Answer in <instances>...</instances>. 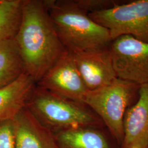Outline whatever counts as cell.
Returning <instances> with one entry per match:
<instances>
[{"label":"cell","instance_id":"cell-7","mask_svg":"<svg viewBox=\"0 0 148 148\" xmlns=\"http://www.w3.org/2000/svg\"><path fill=\"white\" fill-rule=\"evenodd\" d=\"M36 86L56 95L82 102L88 91L77 69L74 54L68 51Z\"/></svg>","mask_w":148,"mask_h":148},{"label":"cell","instance_id":"cell-12","mask_svg":"<svg viewBox=\"0 0 148 148\" xmlns=\"http://www.w3.org/2000/svg\"><path fill=\"white\" fill-rule=\"evenodd\" d=\"M36 86V83L27 73L10 85L0 89V120L13 119L26 107Z\"/></svg>","mask_w":148,"mask_h":148},{"label":"cell","instance_id":"cell-5","mask_svg":"<svg viewBox=\"0 0 148 148\" xmlns=\"http://www.w3.org/2000/svg\"><path fill=\"white\" fill-rule=\"evenodd\" d=\"M88 15L109 30L112 40L127 35L148 42V0L131 1Z\"/></svg>","mask_w":148,"mask_h":148},{"label":"cell","instance_id":"cell-16","mask_svg":"<svg viewBox=\"0 0 148 148\" xmlns=\"http://www.w3.org/2000/svg\"><path fill=\"white\" fill-rule=\"evenodd\" d=\"M0 148H16L13 119L0 120Z\"/></svg>","mask_w":148,"mask_h":148},{"label":"cell","instance_id":"cell-4","mask_svg":"<svg viewBox=\"0 0 148 148\" xmlns=\"http://www.w3.org/2000/svg\"><path fill=\"white\" fill-rule=\"evenodd\" d=\"M139 88L136 84L116 78L109 85L88 90L82 101L100 117L120 147L125 115L137 101Z\"/></svg>","mask_w":148,"mask_h":148},{"label":"cell","instance_id":"cell-14","mask_svg":"<svg viewBox=\"0 0 148 148\" xmlns=\"http://www.w3.org/2000/svg\"><path fill=\"white\" fill-rule=\"evenodd\" d=\"M23 0H0V41L16 37L21 22Z\"/></svg>","mask_w":148,"mask_h":148},{"label":"cell","instance_id":"cell-8","mask_svg":"<svg viewBox=\"0 0 148 148\" xmlns=\"http://www.w3.org/2000/svg\"><path fill=\"white\" fill-rule=\"evenodd\" d=\"M73 54L79 74L88 90L109 85L116 79L110 46Z\"/></svg>","mask_w":148,"mask_h":148},{"label":"cell","instance_id":"cell-11","mask_svg":"<svg viewBox=\"0 0 148 148\" xmlns=\"http://www.w3.org/2000/svg\"><path fill=\"white\" fill-rule=\"evenodd\" d=\"M54 134L57 148H121L106 127H77Z\"/></svg>","mask_w":148,"mask_h":148},{"label":"cell","instance_id":"cell-15","mask_svg":"<svg viewBox=\"0 0 148 148\" xmlns=\"http://www.w3.org/2000/svg\"><path fill=\"white\" fill-rule=\"evenodd\" d=\"M81 10L88 14L106 11L117 5H121L127 1L115 0H74Z\"/></svg>","mask_w":148,"mask_h":148},{"label":"cell","instance_id":"cell-9","mask_svg":"<svg viewBox=\"0 0 148 148\" xmlns=\"http://www.w3.org/2000/svg\"><path fill=\"white\" fill-rule=\"evenodd\" d=\"M148 144V83L140 86L137 101L127 109L123 120L121 148Z\"/></svg>","mask_w":148,"mask_h":148},{"label":"cell","instance_id":"cell-1","mask_svg":"<svg viewBox=\"0 0 148 148\" xmlns=\"http://www.w3.org/2000/svg\"><path fill=\"white\" fill-rule=\"evenodd\" d=\"M14 39L25 73L36 84L67 51L43 0H23L21 22Z\"/></svg>","mask_w":148,"mask_h":148},{"label":"cell","instance_id":"cell-2","mask_svg":"<svg viewBox=\"0 0 148 148\" xmlns=\"http://www.w3.org/2000/svg\"><path fill=\"white\" fill-rule=\"evenodd\" d=\"M53 26L65 48L79 53L108 47L110 32L90 18L74 0H43Z\"/></svg>","mask_w":148,"mask_h":148},{"label":"cell","instance_id":"cell-3","mask_svg":"<svg viewBox=\"0 0 148 148\" xmlns=\"http://www.w3.org/2000/svg\"><path fill=\"white\" fill-rule=\"evenodd\" d=\"M26 108L54 133L81 127H104V123L84 102L74 101L36 86Z\"/></svg>","mask_w":148,"mask_h":148},{"label":"cell","instance_id":"cell-10","mask_svg":"<svg viewBox=\"0 0 148 148\" xmlns=\"http://www.w3.org/2000/svg\"><path fill=\"white\" fill-rule=\"evenodd\" d=\"M13 121L16 148H57L55 134L43 126L26 107Z\"/></svg>","mask_w":148,"mask_h":148},{"label":"cell","instance_id":"cell-6","mask_svg":"<svg viewBox=\"0 0 148 148\" xmlns=\"http://www.w3.org/2000/svg\"><path fill=\"white\" fill-rule=\"evenodd\" d=\"M117 78L139 86L148 83V42L122 35L110 45Z\"/></svg>","mask_w":148,"mask_h":148},{"label":"cell","instance_id":"cell-17","mask_svg":"<svg viewBox=\"0 0 148 148\" xmlns=\"http://www.w3.org/2000/svg\"><path fill=\"white\" fill-rule=\"evenodd\" d=\"M135 148H148V144L147 145H144V146H142V147H139Z\"/></svg>","mask_w":148,"mask_h":148},{"label":"cell","instance_id":"cell-13","mask_svg":"<svg viewBox=\"0 0 148 148\" xmlns=\"http://www.w3.org/2000/svg\"><path fill=\"white\" fill-rule=\"evenodd\" d=\"M25 73L15 39L0 41V89L10 85Z\"/></svg>","mask_w":148,"mask_h":148}]
</instances>
